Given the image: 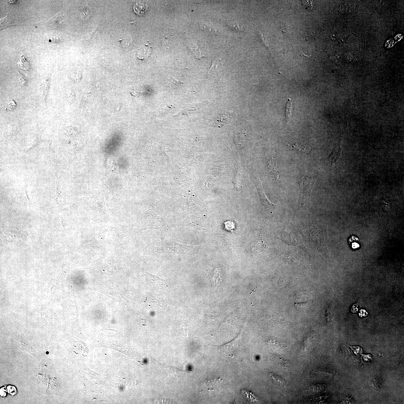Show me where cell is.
Segmentation results:
<instances>
[{"label": "cell", "instance_id": "obj_7", "mask_svg": "<svg viewBox=\"0 0 404 404\" xmlns=\"http://www.w3.org/2000/svg\"><path fill=\"white\" fill-rule=\"evenodd\" d=\"M341 143H339L334 147L332 153L327 158L332 164H334L339 160L341 156Z\"/></svg>", "mask_w": 404, "mask_h": 404}, {"label": "cell", "instance_id": "obj_18", "mask_svg": "<svg viewBox=\"0 0 404 404\" xmlns=\"http://www.w3.org/2000/svg\"><path fill=\"white\" fill-rule=\"evenodd\" d=\"M241 393L242 394H246V396H247L250 397L247 398H248V399L250 398V400H251L252 402H253L252 400H253V401L255 402L256 400H257V398L254 395H253L252 393H249V392H247V391L244 390L242 391Z\"/></svg>", "mask_w": 404, "mask_h": 404}, {"label": "cell", "instance_id": "obj_2", "mask_svg": "<svg viewBox=\"0 0 404 404\" xmlns=\"http://www.w3.org/2000/svg\"><path fill=\"white\" fill-rule=\"evenodd\" d=\"M192 246L190 245L181 244L176 243H167L164 246L162 247V249L164 251H167V253L170 254H183L185 253L186 251L190 249Z\"/></svg>", "mask_w": 404, "mask_h": 404}, {"label": "cell", "instance_id": "obj_9", "mask_svg": "<svg viewBox=\"0 0 404 404\" xmlns=\"http://www.w3.org/2000/svg\"><path fill=\"white\" fill-rule=\"evenodd\" d=\"M148 8V5L142 2L136 3L133 5L134 11L139 16L145 14Z\"/></svg>", "mask_w": 404, "mask_h": 404}, {"label": "cell", "instance_id": "obj_5", "mask_svg": "<svg viewBox=\"0 0 404 404\" xmlns=\"http://www.w3.org/2000/svg\"><path fill=\"white\" fill-rule=\"evenodd\" d=\"M64 23L63 17L61 15L58 13L54 16L52 19L47 22V24L50 28L52 29H57L61 26Z\"/></svg>", "mask_w": 404, "mask_h": 404}, {"label": "cell", "instance_id": "obj_12", "mask_svg": "<svg viewBox=\"0 0 404 404\" xmlns=\"http://www.w3.org/2000/svg\"><path fill=\"white\" fill-rule=\"evenodd\" d=\"M269 173L272 174V176H273L275 179H277L278 176L279 175V171L276 170L275 167L276 165H274V161L272 159H270L269 163Z\"/></svg>", "mask_w": 404, "mask_h": 404}, {"label": "cell", "instance_id": "obj_20", "mask_svg": "<svg viewBox=\"0 0 404 404\" xmlns=\"http://www.w3.org/2000/svg\"><path fill=\"white\" fill-rule=\"evenodd\" d=\"M7 389L5 387L2 388L0 389V395L2 397H5L7 396Z\"/></svg>", "mask_w": 404, "mask_h": 404}, {"label": "cell", "instance_id": "obj_10", "mask_svg": "<svg viewBox=\"0 0 404 404\" xmlns=\"http://www.w3.org/2000/svg\"><path fill=\"white\" fill-rule=\"evenodd\" d=\"M235 343H234L232 342L231 343L223 345L222 347L223 352L227 354H230L233 351L235 350V349L237 348L238 347V345H235Z\"/></svg>", "mask_w": 404, "mask_h": 404}, {"label": "cell", "instance_id": "obj_6", "mask_svg": "<svg viewBox=\"0 0 404 404\" xmlns=\"http://www.w3.org/2000/svg\"><path fill=\"white\" fill-rule=\"evenodd\" d=\"M249 137V136L246 132H238L234 136L235 143L238 146H244L248 141Z\"/></svg>", "mask_w": 404, "mask_h": 404}, {"label": "cell", "instance_id": "obj_17", "mask_svg": "<svg viewBox=\"0 0 404 404\" xmlns=\"http://www.w3.org/2000/svg\"><path fill=\"white\" fill-rule=\"evenodd\" d=\"M17 77L19 82L22 85H25L27 83L26 78H25V76H23L19 72H17Z\"/></svg>", "mask_w": 404, "mask_h": 404}, {"label": "cell", "instance_id": "obj_4", "mask_svg": "<svg viewBox=\"0 0 404 404\" xmlns=\"http://www.w3.org/2000/svg\"><path fill=\"white\" fill-rule=\"evenodd\" d=\"M255 184L257 189L259 192V195L260 198H261V201L262 204L263 205L264 207L265 208H269L270 207L274 206V204L269 201L267 196H266L264 191L263 190V187L261 185V181L259 179H256L255 181Z\"/></svg>", "mask_w": 404, "mask_h": 404}, {"label": "cell", "instance_id": "obj_19", "mask_svg": "<svg viewBox=\"0 0 404 404\" xmlns=\"http://www.w3.org/2000/svg\"><path fill=\"white\" fill-rule=\"evenodd\" d=\"M7 389L8 393L12 395H15L16 393H17V390H16L15 387L12 386H8L7 388Z\"/></svg>", "mask_w": 404, "mask_h": 404}, {"label": "cell", "instance_id": "obj_11", "mask_svg": "<svg viewBox=\"0 0 404 404\" xmlns=\"http://www.w3.org/2000/svg\"><path fill=\"white\" fill-rule=\"evenodd\" d=\"M18 64L20 68L23 70H29L30 68L29 63L23 56H21Z\"/></svg>", "mask_w": 404, "mask_h": 404}, {"label": "cell", "instance_id": "obj_14", "mask_svg": "<svg viewBox=\"0 0 404 404\" xmlns=\"http://www.w3.org/2000/svg\"><path fill=\"white\" fill-rule=\"evenodd\" d=\"M269 375L271 378L274 381L281 384H283L285 383L283 378H282L281 376H278V375L272 374V373H269Z\"/></svg>", "mask_w": 404, "mask_h": 404}, {"label": "cell", "instance_id": "obj_13", "mask_svg": "<svg viewBox=\"0 0 404 404\" xmlns=\"http://www.w3.org/2000/svg\"><path fill=\"white\" fill-rule=\"evenodd\" d=\"M292 114L293 106L292 102L290 99H289L287 101L286 114H285L287 121H289L290 120L291 117H292Z\"/></svg>", "mask_w": 404, "mask_h": 404}, {"label": "cell", "instance_id": "obj_3", "mask_svg": "<svg viewBox=\"0 0 404 404\" xmlns=\"http://www.w3.org/2000/svg\"><path fill=\"white\" fill-rule=\"evenodd\" d=\"M232 114L229 113L218 114L213 118L212 121L215 126L221 127L231 123L232 119Z\"/></svg>", "mask_w": 404, "mask_h": 404}, {"label": "cell", "instance_id": "obj_8", "mask_svg": "<svg viewBox=\"0 0 404 404\" xmlns=\"http://www.w3.org/2000/svg\"><path fill=\"white\" fill-rule=\"evenodd\" d=\"M349 247L352 250H358L361 247L360 240L357 236L352 235L349 236L348 240Z\"/></svg>", "mask_w": 404, "mask_h": 404}, {"label": "cell", "instance_id": "obj_16", "mask_svg": "<svg viewBox=\"0 0 404 404\" xmlns=\"http://www.w3.org/2000/svg\"><path fill=\"white\" fill-rule=\"evenodd\" d=\"M17 106V105L14 101H9L7 104L6 105V110L8 111H11L13 110L16 108Z\"/></svg>", "mask_w": 404, "mask_h": 404}, {"label": "cell", "instance_id": "obj_15", "mask_svg": "<svg viewBox=\"0 0 404 404\" xmlns=\"http://www.w3.org/2000/svg\"><path fill=\"white\" fill-rule=\"evenodd\" d=\"M229 27L230 29H231L234 31H236L241 32L243 31L242 28H240L239 24L237 23H230L229 24Z\"/></svg>", "mask_w": 404, "mask_h": 404}, {"label": "cell", "instance_id": "obj_1", "mask_svg": "<svg viewBox=\"0 0 404 404\" xmlns=\"http://www.w3.org/2000/svg\"><path fill=\"white\" fill-rule=\"evenodd\" d=\"M315 176L311 173L306 175L300 184V191L299 200V207H303L309 202L311 193L316 181Z\"/></svg>", "mask_w": 404, "mask_h": 404}]
</instances>
